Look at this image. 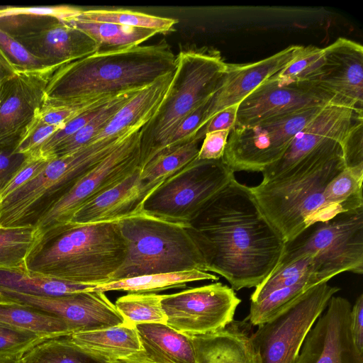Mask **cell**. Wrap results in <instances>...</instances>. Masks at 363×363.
I'll return each mask as SVG.
<instances>
[{"mask_svg":"<svg viewBox=\"0 0 363 363\" xmlns=\"http://www.w3.org/2000/svg\"><path fill=\"white\" fill-rule=\"evenodd\" d=\"M208 272L233 290L256 287L276 269L285 241L258 205L250 187L233 178L187 224Z\"/></svg>","mask_w":363,"mask_h":363,"instance_id":"6da1fadb","label":"cell"},{"mask_svg":"<svg viewBox=\"0 0 363 363\" xmlns=\"http://www.w3.org/2000/svg\"><path fill=\"white\" fill-rule=\"evenodd\" d=\"M175 67L176 55L165 40L98 50L60 67L49 79L43 106L78 104L140 90Z\"/></svg>","mask_w":363,"mask_h":363,"instance_id":"7a4b0ae2","label":"cell"},{"mask_svg":"<svg viewBox=\"0 0 363 363\" xmlns=\"http://www.w3.org/2000/svg\"><path fill=\"white\" fill-rule=\"evenodd\" d=\"M127 246L118 222L53 227L38 237L25 262L32 272L79 284L111 281Z\"/></svg>","mask_w":363,"mask_h":363,"instance_id":"3957f363","label":"cell"},{"mask_svg":"<svg viewBox=\"0 0 363 363\" xmlns=\"http://www.w3.org/2000/svg\"><path fill=\"white\" fill-rule=\"evenodd\" d=\"M345 168L342 153L305 159L281 177L250 187L264 214L285 242L311 225L341 212L323 196L327 184Z\"/></svg>","mask_w":363,"mask_h":363,"instance_id":"277c9868","label":"cell"},{"mask_svg":"<svg viewBox=\"0 0 363 363\" xmlns=\"http://www.w3.org/2000/svg\"><path fill=\"white\" fill-rule=\"evenodd\" d=\"M225 67L216 49L189 48L179 51L170 86L140 130L141 167L164 150L179 123L215 93Z\"/></svg>","mask_w":363,"mask_h":363,"instance_id":"5b68a950","label":"cell"},{"mask_svg":"<svg viewBox=\"0 0 363 363\" xmlns=\"http://www.w3.org/2000/svg\"><path fill=\"white\" fill-rule=\"evenodd\" d=\"M118 223L127 254L111 281L150 274L192 269L207 272L187 224L171 222L143 212Z\"/></svg>","mask_w":363,"mask_h":363,"instance_id":"8992f818","label":"cell"},{"mask_svg":"<svg viewBox=\"0 0 363 363\" xmlns=\"http://www.w3.org/2000/svg\"><path fill=\"white\" fill-rule=\"evenodd\" d=\"M136 130L120 137L90 142L72 152L50 159L35 177L0 200L1 227L33 226L82 176Z\"/></svg>","mask_w":363,"mask_h":363,"instance_id":"52a82bcc","label":"cell"},{"mask_svg":"<svg viewBox=\"0 0 363 363\" xmlns=\"http://www.w3.org/2000/svg\"><path fill=\"white\" fill-rule=\"evenodd\" d=\"M305 256L312 259V274L320 284L344 272L363 273V207L315 223L285 244L276 268Z\"/></svg>","mask_w":363,"mask_h":363,"instance_id":"ba28073f","label":"cell"},{"mask_svg":"<svg viewBox=\"0 0 363 363\" xmlns=\"http://www.w3.org/2000/svg\"><path fill=\"white\" fill-rule=\"evenodd\" d=\"M235 178L223 162L197 157L166 178L145 199L142 211L174 223L188 224Z\"/></svg>","mask_w":363,"mask_h":363,"instance_id":"9c48e42d","label":"cell"},{"mask_svg":"<svg viewBox=\"0 0 363 363\" xmlns=\"http://www.w3.org/2000/svg\"><path fill=\"white\" fill-rule=\"evenodd\" d=\"M340 290L320 283L258 325L252 340L260 363H295L307 334Z\"/></svg>","mask_w":363,"mask_h":363,"instance_id":"30bf717a","label":"cell"},{"mask_svg":"<svg viewBox=\"0 0 363 363\" xmlns=\"http://www.w3.org/2000/svg\"><path fill=\"white\" fill-rule=\"evenodd\" d=\"M323 107L312 108L252 125L234 126L228 138L222 158L223 162L234 172H262L282 157L294 136Z\"/></svg>","mask_w":363,"mask_h":363,"instance_id":"8fae6325","label":"cell"},{"mask_svg":"<svg viewBox=\"0 0 363 363\" xmlns=\"http://www.w3.org/2000/svg\"><path fill=\"white\" fill-rule=\"evenodd\" d=\"M141 128L131 133L38 218L33 225L38 237L53 227L69 223L83 206L141 167Z\"/></svg>","mask_w":363,"mask_h":363,"instance_id":"7c38bea8","label":"cell"},{"mask_svg":"<svg viewBox=\"0 0 363 363\" xmlns=\"http://www.w3.org/2000/svg\"><path fill=\"white\" fill-rule=\"evenodd\" d=\"M234 290L221 282L162 294L166 324L189 336L210 334L234 320L240 303Z\"/></svg>","mask_w":363,"mask_h":363,"instance_id":"4fadbf2b","label":"cell"},{"mask_svg":"<svg viewBox=\"0 0 363 363\" xmlns=\"http://www.w3.org/2000/svg\"><path fill=\"white\" fill-rule=\"evenodd\" d=\"M363 111L329 104L293 138L282 157L262 172V182L278 178L301 161L342 153V143L352 127L363 119Z\"/></svg>","mask_w":363,"mask_h":363,"instance_id":"5bb4252c","label":"cell"},{"mask_svg":"<svg viewBox=\"0 0 363 363\" xmlns=\"http://www.w3.org/2000/svg\"><path fill=\"white\" fill-rule=\"evenodd\" d=\"M4 300L28 305L63 320L73 333L124 323L115 305L104 292L85 291L60 296H39L0 290Z\"/></svg>","mask_w":363,"mask_h":363,"instance_id":"9a60e30c","label":"cell"},{"mask_svg":"<svg viewBox=\"0 0 363 363\" xmlns=\"http://www.w3.org/2000/svg\"><path fill=\"white\" fill-rule=\"evenodd\" d=\"M352 305L333 296L307 334L295 363H363L350 332Z\"/></svg>","mask_w":363,"mask_h":363,"instance_id":"2e32d148","label":"cell"},{"mask_svg":"<svg viewBox=\"0 0 363 363\" xmlns=\"http://www.w3.org/2000/svg\"><path fill=\"white\" fill-rule=\"evenodd\" d=\"M329 104L336 105L330 95L317 86L284 83L274 75L240 101L235 126L252 125Z\"/></svg>","mask_w":363,"mask_h":363,"instance_id":"e0dca14e","label":"cell"},{"mask_svg":"<svg viewBox=\"0 0 363 363\" xmlns=\"http://www.w3.org/2000/svg\"><path fill=\"white\" fill-rule=\"evenodd\" d=\"M59 67L17 72L0 86V144L17 145L38 117L47 84Z\"/></svg>","mask_w":363,"mask_h":363,"instance_id":"ac0fdd59","label":"cell"},{"mask_svg":"<svg viewBox=\"0 0 363 363\" xmlns=\"http://www.w3.org/2000/svg\"><path fill=\"white\" fill-rule=\"evenodd\" d=\"M324 62L315 86L336 105L362 109L363 48L339 38L323 48Z\"/></svg>","mask_w":363,"mask_h":363,"instance_id":"d6986e66","label":"cell"},{"mask_svg":"<svg viewBox=\"0 0 363 363\" xmlns=\"http://www.w3.org/2000/svg\"><path fill=\"white\" fill-rule=\"evenodd\" d=\"M303 48L301 45H291L255 62L226 63L220 84L211 97L206 125L218 112L239 104L259 85L281 72L298 55Z\"/></svg>","mask_w":363,"mask_h":363,"instance_id":"ffe728a7","label":"cell"},{"mask_svg":"<svg viewBox=\"0 0 363 363\" xmlns=\"http://www.w3.org/2000/svg\"><path fill=\"white\" fill-rule=\"evenodd\" d=\"M13 37L51 67H60L99 50L89 35L55 18Z\"/></svg>","mask_w":363,"mask_h":363,"instance_id":"44dd1931","label":"cell"},{"mask_svg":"<svg viewBox=\"0 0 363 363\" xmlns=\"http://www.w3.org/2000/svg\"><path fill=\"white\" fill-rule=\"evenodd\" d=\"M141 167L79 208L69 223L77 225L118 222L140 213L147 196L158 186L140 179Z\"/></svg>","mask_w":363,"mask_h":363,"instance_id":"7402d4cb","label":"cell"},{"mask_svg":"<svg viewBox=\"0 0 363 363\" xmlns=\"http://www.w3.org/2000/svg\"><path fill=\"white\" fill-rule=\"evenodd\" d=\"M250 324L232 321L216 332L191 336L197 363H260L247 328Z\"/></svg>","mask_w":363,"mask_h":363,"instance_id":"603a6c76","label":"cell"},{"mask_svg":"<svg viewBox=\"0 0 363 363\" xmlns=\"http://www.w3.org/2000/svg\"><path fill=\"white\" fill-rule=\"evenodd\" d=\"M141 350L130 358L139 363H197L191 336L165 323L135 325Z\"/></svg>","mask_w":363,"mask_h":363,"instance_id":"cb8c5ba5","label":"cell"},{"mask_svg":"<svg viewBox=\"0 0 363 363\" xmlns=\"http://www.w3.org/2000/svg\"><path fill=\"white\" fill-rule=\"evenodd\" d=\"M174 72L140 90L120 108L91 142L119 137L133 129L142 128L152 118L163 100Z\"/></svg>","mask_w":363,"mask_h":363,"instance_id":"d4e9b609","label":"cell"},{"mask_svg":"<svg viewBox=\"0 0 363 363\" xmlns=\"http://www.w3.org/2000/svg\"><path fill=\"white\" fill-rule=\"evenodd\" d=\"M67 337L82 350L111 361L129 359L141 350L135 326L125 323L99 330L73 333Z\"/></svg>","mask_w":363,"mask_h":363,"instance_id":"484cf974","label":"cell"},{"mask_svg":"<svg viewBox=\"0 0 363 363\" xmlns=\"http://www.w3.org/2000/svg\"><path fill=\"white\" fill-rule=\"evenodd\" d=\"M92 285L79 284L28 271L26 267L0 268V290L39 296H60L89 291Z\"/></svg>","mask_w":363,"mask_h":363,"instance_id":"4316f807","label":"cell"},{"mask_svg":"<svg viewBox=\"0 0 363 363\" xmlns=\"http://www.w3.org/2000/svg\"><path fill=\"white\" fill-rule=\"evenodd\" d=\"M0 323L46 339L72 334L61 319L28 305L9 300L0 301Z\"/></svg>","mask_w":363,"mask_h":363,"instance_id":"83f0119b","label":"cell"},{"mask_svg":"<svg viewBox=\"0 0 363 363\" xmlns=\"http://www.w3.org/2000/svg\"><path fill=\"white\" fill-rule=\"evenodd\" d=\"M218 279V276L210 272L192 269L126 278L96 286L89 291H99L104 293L109 291L153 293L169 289L184 288L191 282Z\"/></svg>","mask_w":363,"mask_h":363,"instance_id":"f1b7e54d","label":"cell"},{"mask_svg":"<svg viewBox=\"0 0 363 363\" xmlns=\"http://www.w3.org/2000/svg\"><path fill=\"white\" fill-rule=\"evenodd\" d=\"M94 39L99 50H118L140 45L159 32L106 22H92L72 18L65 21Z\"/></svg>","mask_w":363,"mask_h":363,"instance_id":"f546056e","label":"cell"},{"mask_svg":"<svg viewBox=\"0 0 363 363\" xmlns=\"http://www.w3.org/2000/svg\"><path fill=\"white\" fill-rule=\"evenodd\" d=\"M202 139V136L197 135L182 145L160 153L141 167L140 179L149 187L159 186L166 178L197 157Z\"/></svg>","mask_w":363,"mask_h":363,"instance_id":"4dcf8cb0","label":"cell"},{"mask_svg":"<svg viewBox=\"0 0 363 363\" xmlns=\"http://www.w3.org/2000/svg\"><path fill=\"white\" fill-rule=\"evenodd\" d=\"M106 358L87 352L66 337L45 340L27 351L21 363H111Z\"/></svg>","mask_w":363,"mask_h":363,"instance_id":"1f68e13d","label":"cell"},{"mask_svg":"<svg viewBox=\"0 0 363 363\" xmlns=\"http://www.w3.org/2000/svg\"><path fill=\"white\" fill-rule=\"evenodd\" d=\"M140 90L129 91L115 96L106 103L100 113L85 126L55 146L49 153L47 159L57 157L72 152L91 142L120 108Z\"/></svg>","mask_w":363,"mask_h":363,"instance_id":"d6a6232c","label":"cell"},{"mask_svg":"<svg viewBox=\"0 0 363 363\" xmlns=\"http://www.w3.org/2000/svg\"><path fill=\"white\" fill-rule=\"evenodd\" d=\"M78 20L106 22L119 25L156 30L159 33L173 30L177 19L150 15L123 9L83 10L74 18Z\"/></svg>","mask_w":363,"mask_h":363,"instance_id":"836d02e7","label":"cell"},{"mask_svg":"<svg viewBox=\"0 0 363 363\" xmlns=\"http://www.w3.org/2000/svg\"><path fill=\"white\" fill-rule=\"evenodd\" d=\"M363 168L345 167L325 186L326 202L341 213L363 207Z\"/></svg>","mask_w":363,"mask_h":363,"instance_id":"e575fe53","label":"cell"},{"mask_svg":"<svg viewBox=\"0 0 363 363\" xmlns=\"http://www.w3.org/2000/svg\"><path fill=\"white\" fill-rule=\"evenodd\" d=\"M162 294L155 293H129L119 297L115 306L124 323L136 325L143 323H165L162 307Z\"/></svg>","mask_w":363,"mask_h":363,"instance_id":"d590c367","label":"cell"},{"mask_svg":"<svg viewBox=\"0 0 363 363\" xmlns=\"http://www.w3.org/2000/svg\"><path fill=\"white\" fill-rule=\"evenodd\" d=\"M38 236L33 225L0 228V268L25 266Z\"/></svg>","mask_w":363,"mask_h":363,"instance_id":"8d00e7d4","label":"cell"},{"mask_svg":"<svg viewBox=\"0 0 363 363\" xmlns=\"http://www.w3.org/2000/svg\"><path fill=\"white\" fill-rule=\"evenodd\" d=\"M312 259L305 256L286 265L276 268L262 283L255 287L250 302H258L272 292L299 282L310 281L318 284L313 277Z\"/></svg>","mask_w":363,"mask_h":363,"instance_id":"74e56055","label":"cell"},{"mask_svg":"<svg viewBox=\"0 0 363 363\" xmlns=\"http://www.w3.org/2000/svg\"><path fill=\"white\" fill-rule=\"evenodd\" d=\"M314 286L315 284L310 281L299 282L276 290L258 302H250V312L245 320L253 326L262 325Z\"/></svg>","mask_w":363,"mask_h":363,"instance_id":"f35d334b","label":"cell"},{"mask_svg":"<svg viewBox=\"0 0 363 363\" xmlns=\"http://www.w3.org/2000/svg\"><path fill=\"white\" fill-rule=\"evenodd\" d=\"M323 62V48L303 47L298 55L275 77L284 83L315 86Z\"/></svg>","mask_w":363,"mask_h":363,"instance_id":"ab89813d","label":"cell"},{"mask_svg":"<svg viewBox=\"0 0 363 363\" xmlns=\"http://www.w3.org/2000/svg\"><path fill=\"white\" fill-rule=\"evenodd\" d=\"M0 49L18 72H38L51 67L32 54L23 45L8 32L0 28Z\"/></svg>","mask_w":363,"mask_h":363,"instance_id":"60d3db41","label":"cell"},{"mask_svg":"<svg viewBox=\"0 0 363 363\" xmlns=\"http://www.w3.org/2000/svg\"><path fill=\"white\" fill-rule=\"evenodd\" d=\"M114 97L94 99L78 104L43 106L38 117L43 122L49 125H65L75 117L94 107L106 104Z\"/></svg>","mask_w":363,"mask_h":363,"instance_id":"b9f144b4","label":"cell"},{"mask_svg":"<svg viewBox=\"0 0 363 363\" xmlns=\"http://www.w3.org/2000/svg\"><path fill=\"white\" fill-rule=\"evenodd\" d=\"M45 340L48 339L0 323V356L22 357Z\"/></svg>","mask_w":363,"mask_h":363,"instance_id":"7bdbcfd3","label":"cell"},{"mask_svg":"<svg viewBox=\"0 0 363 363\" xmlns=\"http://www.w3.org/2000/svg\"><path fill=\"white\" fill-rule=\"evenodd\" d=\"M63 126L47 124L38 116L18 142L16 150L28 156L35 155L45 140Z\"/></svg>","mask_w":363,"mask_h":363,"instance_id":"ee69618b","label":"cell"},{"mask_svg":"<svg viewBox=\"0 0 363 363\" xmlns=\"http://www.w3.org/2000/svg\"><path fill=\"white\" fill-rule=\"evenodd\" d=\"M82 9L76 6L61 5L40 7H11L0 9V19L19 15L53 17L66 21L78 16Z\"/></svg>","mask_w":363,"mask_h":363,"instance_id":"f6af8a7d","label":"cell"},{"mask_svg":"<svg viewBox=\"0 0 363 363\" xmlns=\"http://www.w3.org/2000/svg\"><path fill=\"white\" fill-rule=\"evenodd\" d=\"M363 119L350 130L342 143L345 167L363 168Z\"/></svg>","mask_w":363,"mask_h":363,"instance_id":"bcb514c9","label":"cell"},{"mask_svg":"<svg viewBox=\"0 0 363 363\" xmlns=\"http://www.w3.org/2000/svg\"><path fill=\"white\" fill-rule=\"evenodd\" d=\"M16 147V145L0 144V196L28 158Z\"/></svg>","mask_w":363,"mask_h":363,"instance_id":"7dc6e473","label":"cell"},{"mask_svg":"<svg viewBox=\"0 0 363 363\" xmlns=\"http://www.w3.org/2000/svg\"><path fill=\"white\" fill-rule=\"evenodd\" d=\"M50 160V159H45L40 157L28 156L26 163L1 194L0 200L6 197L35 177L44 169Z\"/></svg>","mask_w":363,"mask_h":363,"instance_id":"c3c4849f","label":"cell"},{"mask_svg":"<svg viewBox=\"0 0 363 363\" xmlns=\"http://www.w3.org/2000/svg\"><path fill=\"white\" fill-rule=\"evenodd\" d=\"M230 130L206 133L197 156L199 160H216L223 158Z\"/></svg>","mask_w":363,"mask_h":363,"instance_id":"681fc988","label":"cell"},{"mask_svg":"<svg viewBox=\"0 0 363 363\" xmlns=\"http://www.w3.org/2000/svg\"><path fill=\"white\" fill-rule=\"evenodd\" d=\"M238 104L228 106L214 115L203 128V133L218 131L231 130L235 126Z\"/></svg>","mask_w":363,"mask_h":363,"instance_id":"f907efd6","label":"cell"},{"mask_svg":"<svg viewBox=\"0 0 363 363\" xmlns=\"http://www.w3.org/2000/svg\"><path fill=\"white\" fill-rule=\"evenodd\" d=\"M350 327L354 343L363 354V294L359 295L352 306Z\"/></svg>","mask_w":363,"mask_h":363,"instance_id":"816d5d0a","label":"cell"},{"mask_svg":"<svg viewBox=\"0 0 363 363\" xmlns=\"http://www.w3.org/2000/svg\"><path fill=\"white\" fill-rule=\"evenodd\" d=\"M17 72L0 49V86L4 81L14 75Z\"/></svg>","mask_w":363,"mask_h":363,"instance_id":"f5cc1de1","label":"cell"},{"mask_svg":"<svg viewBox=\"0 0 363 363\" xmlns=\"http://www.w3.org/2000/svg\"><path fill=\"white\" fill-rule=\"evenodd\" d=\"M21 356H0V363H21Z\"/></svg>","mask_w":363,"mask_h":363,"instance_id":"db71d44e","label":"cell"},{"mask_svg":"<svg viewBox=\"0 0 363 363\" xmlns=\"http://www.w3.org/2000/svg\"><path fill=\"white\" fill-rule=\"evenodd\" d=\"M111 363H139L131 359H121L112 361Z\"/></svg>","mask_w":363,"mask_h":363,"instance_id":"11a10c76","label":"cell"},{"mask_svg":"<svg viewBox=\"0 0 363 363\" xmlns=\"http://www.w3.org/2000/svg\"><path fill=\"white\" fill-rule=\"evenodd\" d=\"M4 301V300L3 299V298L0 295V301Z\"/></svg>","mask_w":363,"mask_h":363,"instance_id":"9f6ffc18","label":"cell"},{"mask_svg":"<svg viewBox=\"0 0 363 363\" xmlns=\"http://www.w3.org/2000/svg\"><path fill=\"white\" fill-rule=\"evenodd\" d=\"M1 227V225H0V228Z\"/></svg>","mask_w":363,"mask_h":363,"instance_id":"6f0895ef","label":"cell"}]
</instances>
